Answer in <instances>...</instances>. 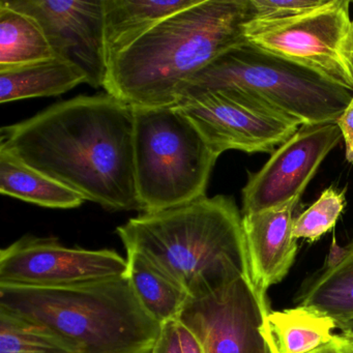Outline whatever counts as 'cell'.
<instances>
[{"mask_svg":"<svg viewBox=\"0 0 353 353\" xmlns=\"http://www.w3.org/2000/svg\"><path fill=\"white\" fill-rule=\"evenodd\" d=\"M188 90H234L301 125L336 123L353 98L352 90L249 43L198 72L181 94Z\"/></svg>","mask_w":353,"mask_h":353,"instance_id":"cell-5","label":"cell"},{"mask_svg":"<svg viewBox=\"0 0 353 353\" xmlns=\"http://www.w3.org/2000/svg\"><path fill=\"white\" fill-rule=\"evenodd\" d=\"M152 353H181L176 320L161 326L160 334L154 343Z\"/></svg>","mask_w":353,"mask_h":353,"instance_id":"cell-24","label":"cell"},{"mask_svg":"<svg viewBox=\"0 0 353 353\" xmlns=\"http://www.w3.org/2000/svg\"><path fill=\"white\" fill-rule=\"evenodd\" d=\"M347 254H348V245L344 248L340 247L336 243V237H332V247H330L324 270H330L338 265L346 257Z\"/></svg>","mask_w":353,"mask_h":353,"instance_id":"cell-28","label":"cell"},{"mask_svg":"<svg viewBox=\"0 0 353 353\" xmlns=\"http://www.w3.org/2000/svg\"><path fill=\"white\" fill-rule=\"evenodd\" d=\"M336 123L303 125L243 189V216L301 199L320 165L342 139Z\"/></svg>","mask_w":353,"mask_h":353,"instance_id":"cell-11","label":"cell"},{"mask_svg":"<svg viewBox=\"0 0 353 353\" xmlns=\"http://www.w3.org/2000/svg\"><path fill=\"white\" fill-rule=\"evenodd\" d=\"M198 0H103L107 63L172 14Z\"/></svg>","mask_w":353,"mask_h":353,"instance_id":"cell-14","label":"cell"},{"mask_svg":"<svg viewBox=\"0 0 353 353\" xmlns=\"http://www.w3.org/2000/svg\"><path fill=\"white\" fill-rule=\"evenodd\" d=\"M248 0H198L117 55L107 94L132 107L176 105L188 82L220 55L245 44Z\"/></svg>","mask_w":353,"mask_h":353,"instance_id":"cell-2","label":"cell"},{"mask_svg":"<svg viewBox=\"0 0 353 353\" xmlns=\"http://www.w3.org/2000/svg\"><path fill=\"white\" fill-rule=\"evenodd\" d=\"M82 83L85 74L59 57L0 69V102L59 96Z\"/></svg>","mask_w":353,"mask_h":353,"instance_id":"cell-16","label":"cell"},{"mask_svg":"<svg viewBox=\"0 0 353 353\" xmlns=\"http://www.w3.org/2000/svg\"><path fill=\"white\" fill-rule=\"evenodd\" d=\"M348 0H328L323 7L287 19L251 21L247 42L256 48L315 72L353 92V72L345 53L352 30Z\"/></svg>","mask_w":353,"mask_h":353,"instance_id":"cell-7","label":"cell"},{"mask_svg":"<svg viewBox=\"0 0 353 353\" xmlns=\"http://www.w3.org/2000/svg\"><path fill=\"white\" fill-rule=\"evenodd\" d=\"M128 274L132 288L148 315L160 325L174 321L190 295L141 255L127 253Z\"/></svg>","mask_w":353,"mask_h":353,"instance_id":"cell-18","label":"cell"},{"mask_svg":"<svg viewBox=\"0 0 353 353\" xmlns=\"http://www.w3.org/2000/svg\"><path fill=\"white\" fill-rule=\"evenodd\" d=\"M0 310L48 330L78 353H152L162 326L127 276L61 288L0 286Z\"/></svg>","mask_w":353,"mask_h":353,"instance_id":"cell-4","label":"cell"},{"mask_svg":"<svg viewBox=\"0 0 353 353\" xmlns=\"http://www.w3.org/2000/svg\"><path fill=\"white\" fill-rule=\"evenodd\" d=\"M0 150L110 210H139L134 113L109 94L57 103L0 130Z\"/></svg>","mask_w":353,"mask_h":353,"instance_id":"cell-1","label":"cell"},{"mask_svg":"<svg viewBox=\"0 0 353 353\" xmlns=\"http://www.w3.org/2000/svg\"><path fill=\"white\" fill-rule=\"evenodd\" d=\"M177 330H179V341H181V353H203L193 332L179 321H177Z\"/></svg>","mask_w":353,"mask_h":353,"instance_id":"cell-27","label":"cell"},{"mask_svg":"<svg viewBox=\"0 0 353 353\" xmlns=\"http://www.w3.org/2000/svg\"><path fill=\"white\" fill-rule=\"evenodd\" d=\"M0 192L28 203L59 210L77 208L84 198L63 183L0 150Z\"/></svg>","mask_w":353,"mask_h":353,"instance_id":"cell-17","label":"cell"},{"mask_svg":"<svg viewBox=\"0 0 353 353\" xmlns=\"http://www.w3.org/2000/svg\"><path fill=\"white\" fill-rule=\"evenodd\" d=\"M345 190L338 191L330 187L322 192L315 203L294 219L293 235L295 239L316 241L336 226L345 208Z\"/></svg>","mask_w":353,"mask_h":353,"instance_id":"cell-22","label":"cell"},{"mask_svg":"<svg viewBox=\"0 0 353 353\" xmlns=\"http://www.w3.org/2000/svg\"><path fill=\"white\" fill-rule=\"evenodd\" d=\"M270 303L239 276L214 292L192 299L177 321L193 332L203 353H270L260 328Z\"/></svg>","mask_w":353,"mask_h":353,"instance_id":"cell-10","label":"cell"},{"mask_svg":"<svg viewBox=\"0 0 353 353\" xmlns=\"http://www.w3.org/2000/svg\"><path fill=\"white\" fill-rule=\"evenodd\" d=\"M299 305L314 307L336 323L353 318V241L338 265L324 270L305 288Z\"/></svg>","mask_w":353,"mask_h":353,"instance_id":"cell-20","label":"cell"},{"mask_svg":"<svg viewBox=\"0 0 353 353\" xmlns=\"http://www.w3.org/2000/svg\"><path fill=\"white\" fill-rule=\"evenodd\" d=\"M328 0H248L251 21L287 19L323 7ZM250 21V22H251Z\"/></svg>","mask_w":353,"mask_h":353,"instance_id":"cell-23","label":"cell"},{"mask_svg":"<svg viewBox=\"0 0 353 353\" xmlns=\"http://www.w3.org/2000/svg\"><path fill=\"white\" fill-rule=\"evenodd\" d=\"M139 210L156 212L205 197L218 160L176 106L132 107Z\"/></svg>","mask_w":353,"mask_h":353,"instance_id":"cell-6","label":"cell"},{"mask_svg":"<svg viewBox=\"0 0 353 353\" xmlns=\"http://www.w3.org/2000/svg\"><path fill=\"white\" fill-rule=\"evenodd\" d=\"M311 353H353V338L347 334H334V338Z\"/></svg>","mask_w":353,"mask_h":353,"instance_id":"cell-26","label":"cell"},{"mask_svg":"<svg viewBox=\"0 0 353 353\" xmlns=\"http://www.w3.org/2000/svg\"><path fill=\"white\" fill-rule=\"evenodd\" d=\"M345 53H346L347 59H348L349 65H350L353 72V21L352 30H351L350 36H349L348 41H347Z\"/></svg>","mask_w":353,"mask_h":353,"instance_id":"cell-30","label":"cell"},{"mask_svg":"<svg viewBox=\"0 0 353 353\" xmlns=\"http://www.w3.org/2000/svg\"><path fill=\"white\" fill-rule=\"evenodd\" d=\"M37 20L55 57L77 65L92 88H104L108 72L103 0H1Z\"/></svg>","mask_w":353,"mask_h":353,"instance_id":"cell-12","label":"cell"},{"mask_svg":"<svg viewBox=\"0 0 353 353\" xmlns=\"http://www.w3.org/2000/svg\"><path fill=\"white\" fill-rule=\"evenodd\" d=\"M176 106L219 157L227 150L274 154L301 127L297 121L234 90H185Z\"/></svg>","mask_w":353,"mask_h":353,"instance_id":"cell-8","label":"cell"},{"mask_svg":"<svg viewBox=\"0 0 353 353\" xmlns=\"http://www.w3.org/2000/svg\"><path fill=\"white\" fill-rule=\"evenodd\" d=\"M55 57L40 24L0 0V69Z\"/></svg>","mask_w":353,"mask_h":353,"instance_id":"cell-19","label":"cell"},{"mask_svg":"<svg viewBox=\"0 0 353 353\" xmlns=\"http://www.w3.org/2000/svg\"><path fill=\"white\" fill-rule=\"evenodd\" d=\"M336 125L340 128L341 133L344 138L346 160L350 164H353V98L346 110L336 121Z\"/></svg>","mask_w":353,"mask_h":353,"instance_id":"cell-25","label":"cell"},{"mask_svg":"<svg viewBox=\"0 0 353 353\" xmlns=\"http://www.w3.org/2000/svg\"><path fill=\"white\" fill-rule=\"evenodd\" d=\"M127 274L117 252L69 248L54 237L26 235L0 252V286L61 288Z\"/></svg>","mask_w":353,"mask_h":353,"instance_id":"cell-9","label":"cell"},{"mask_svg":"<svg viewBox=\"0 0 353 353\" xmlns=\"http://www.w3.org/2000/svg\"><path fill=\"white\" fill-rule=\"evenodd\" d=\"M299 201L243 216L250 280L266 303L268 289L286 276L296 257L293 212Z\"/></svg>","mask_w":353,"mask_h":353,"instance_id":"cell-13","label":"cell"},{"mask_svg":"<svg viewBox=\"0 0 353 353\" xmlns=\"http://www.w3.org/2000/svg\"><path fill=\"white\" fill-rule=\"evenodd\" d=\"M0 353H78L48 330L0 310Z\"/></svg>","mask_w":353,"mask_h":353,"instance_id":"cell-21","label":"cell"},{"mask_svg":"<svg viewBox=\"0 0 353 353\" xmlns=\"http://www.w3.org/2000/svg\"><path fill=\"white\" fill-rule=\"evenodd\" d=\"M334 328L336 321L330 316L299 305L282 311L270 310L260 332L270 353H311L334 338Z\"/></svg>","mask_w":353,"mask_h":353,"instance_id":"cell-15","label":"cell"},{"mask_svg":"<svg viewBox=\"0 0 353 353\" xmlns=\"http://www.w3.org/2000/svg\"><path fill=\"white\" fill-rule=\"evenodd\" d=\"M117 231L127 253L145 258L192 299L250 279L243 216L228 196L143 212Z\"/></svg>","mask_w":353,"mask_h":353,"instance_id":"cell-3","label":"cell"},{"mask_svg":"<svg viewBox=\"0 0 353 353\" xmlns=\"http://www.w3.org/2000/svg\"><path fill=\"white\" fill-rule=\"evenodd\" d=\"M336 328H339L342 334L353 338V318L345 320V321L336 322Z\"/></svg>","mask_w":353,"mask_h":353,"instance_id":"cell-29","label":"cell"},{"mask_svg":"<svg viewBox=\"0 0 353 353\" xmlns=\"http://www.w3.org/2000/svg\"><path fill=\"white\" fill-rule=\"evenodd\" d=\"M352 6H353V1H352Z\"/></svg>","mask_w":353,"mask_h":353,"instance_id":"cell-31","label":"cell"}]
</instances>
